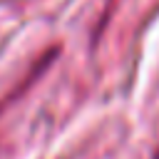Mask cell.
I'll list each match as a JSON object with an SVG mask.
<instances>
[{
  "instance_id": "cell-1",
  "label": "cell",
  "mask_w": 159,
  "mask_h": 159,
  "mask_svg": "<svg viewBox=\"0 0 159 159\" xmlns=\"http://www.w3.org/2000/svg\"><path fill=\"white\" fill-rule=\"evenodd\" d=\"M157 159H159V157H157Z\"/></svg>"
}]
</instances>
